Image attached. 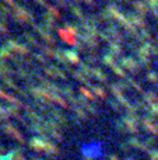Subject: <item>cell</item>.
Returning <instances> with one entry per match:
<instances>
[{
    "label": "cell",
    "mask_w": 158,
    "mask_h": 160,
    "mask_svg": "<svg viewBox=\"0 0 158 160\" xmlns=\"http://www.w3.org/2000/svg\"><path fill=\"white\" fill-rule=\"evenodd\" d=\"M81 156L88 160H100L105 153V146L101 141H87L80 148Z\"/></svg>",
    "instance_id": "6da1fadb"
}]
</instances>
